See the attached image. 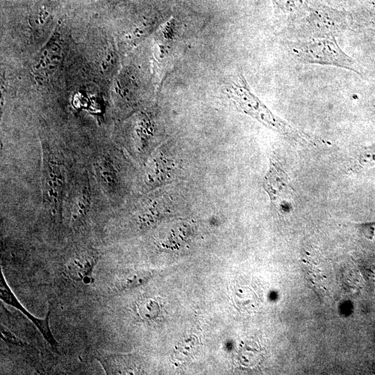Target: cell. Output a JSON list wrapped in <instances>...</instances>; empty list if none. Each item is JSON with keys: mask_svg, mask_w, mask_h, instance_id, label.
Listing matches in <instances>:
<instances>
[{"mask_svg": "<svg viewBox=\"0 0 375 375\" xmlns=\"http://www.w3.org/2000/svg\"><path fill=\"white\" fill-rule=\"evenodd\" d=\"M292 56L306 64L332 66L362 76V66L345 53L335 37H322L289 42Z\"/></svg>", "mask_w": 375, "mask_h": 375, "instance_id": "1", "label": "cell"}, {"mask_svg": "<svg viewBox=\"0 0 375 375\" xmlns=\"http://www.w3.org/2000/svg\"><path fill=\"white\" fill-rule=\"evenodd\" d=\"M353 20L344 11L324 6H310L306 13L290 26L289 31L294 35V40H308L322 37H337L352 28Z\"/></svg>", "mask_w": 375, "mask_h": 375, "instance_id": "2", "label": "cell"}, {"mask_svg": "<svg viewBox=\"0 0 375 375\" xmlns=\"http://www.w3.org/2000/svg\"><path fill=\"white\" fill-rule=\"evenodd\" d=\"M225 92L228 100L241 112L280 133L288 135L297 134L290 125L274 115L253 93L242 72L238 73L227 85Z\"/></svg>", "mask_w": 375, "mask_h": 375, "instance_id": "3", "label": "cell"}, {"mask_svg": "<svg viewBox=\"0 0 375 375\" xmlns=\"http://www.w3.org/2000/svg\"><path fill=\"white\" fill-rule=\"evenodd\" d=\"M0 297L1 299L6 303L10 305L11 306L20 310L24 315H25L28 319H29L37 326L40 332L42 333L43 338L46 341L53 347L56 349L58 346L55 338L53 337L50 327H49V310L47 315L45 318H38L31 313H30L18 301L15 294L11 291L8 285L7 284L4 276L1 272L0 278Z\"/></svg>", "mask_w": 375, "mask_h": 375, "instance_id": "4", "label": "cell"}, {"mask_svg": "<svg viewBox=\"0 0 375 375\" xmlns=\"http://www.w3.org/2000/svg\"><path fill=\"white\" fill-rule=\"evenodd\" d=\"M44 169V194L49 206L59 205L63 185V173L60 164L47 156Z\"/></svg>", "mask_w": 375, "mask_h": 375, "instance_id": "5", "label": "cell"}, {"mask_svg": "<svg viewBox=\"0 0 375 375\" xmlns=\"http://www.w3.org/2000/svg\"><path fill=\"white\" fill-rule=\"evenodd\" d=\"M98 260L96 253L83 250L71 256L65 263L67 274L74 281L89 283L93 269Z\"/></svg>", "mask_w": 375, "mask_h": 375, "instance_id": "6", "label": "cell"}, {"mask_svg": "<svg viewBox=\"0 0 375 375\" xmlns=\"http://www.w3.org/2000/svg\"><path fill=\"white\" fill-rule=\"evenodd\" d=\"M175 27L174 19H169L161 26L156 38L157 47L155 56L157 70L161 78L172 56L173 38L176 34Z\"/></svg>", "mask_w": 375, "mask_h": 375, "instance_id": "7", "label": "cell"}, {"mask_svg": "<svg viewBox=\"0 0 375 375\" xmlns=\"http://www.w3.org/2000/svg\"><path fill=\"white\" fill-rule=\"evenodd\" d=\"M265 188L272 199L284 201L291 195V187L287 174L280 167L273 165L265 178Z\"/></svg>", "mask_w": 375, "mask_h": 375, "instance_id": "8", "label": "cell"}, {"mask_svg": "<svg viewBox=\"0 0 375 375\" xmlns=\"http://www.w3.org/2000/svg\"><path fill=\"white\" fill-rule=\"evenodd\" d=\"M277 17L285 19L291 26L307 11L309 5L305 0H272Z\"/></svg>", "mask_w": 375, "mask_h": 375, "instance_id": "9", "label": "cell"}, {"mask_svg": "<svg viewBox=\"0 0 375 375\" xmlns=\"http://www.w3.org/2000/svg\"><path fill=\"white\" fill-rule=\"evenodd\" d=\"M97 359L102 365L106 374H122L130 372L132 365L131 358L126 355L100 350Z\"/></svg>", "mask_w": 375, "mask_h": 375, "instance_id": "10", "label": "cell"}, {"mask_svg": "<svg viewBox=\"0 0 375 375\" xmlns=\"http://www.w3.org/2000/svg\"><path fill=\"white\" fill-rule=\"evenodd\" d=\"M97 175L103 188L107 190L112 189L116 183V174L112 162L108 156H99L95 163Z\"/></svg>", "mask_w": 375, "mask_h": 375, "instance_id": "11", "label": "cell"}, {"mask_svg": "<svg viewBox=\"0 0 375 375\" xmlns=\"http://www.w3.org/2000/svg\"><path fill=\"white\" fill-rule=\"evenodd\" d=\"M90 197L87 190L78 191L74 196L71 208V215L74 221L85 216L90 207Z\"/></svg>", "mask_w": 375, "mask_h": 375, "instance_id": "12", "label": "cell"}, {"mask_svg": "<svg viewBox=\"0 0 375 375\" xmlns=\"http://www.w3.org/2000/svg\"><path fill=\"white\" fill-rule=\"evenodd\" d=\"M149 278L147 272H137L122 276L115 283V288L119 290L133 288L142 284Z\"/></svg>", "mask_w": 375, "mask_h": 375, "instance_id": "13", "label": "cell"}, {"mask_svg": "<svg viewBox=\"0 0 375 375\" xmlns=\"http://www.w3.org/2000/svg\"><path fill=\"white\" fill-rule=\"evenodd\" d=\"M139 312L144 318H151L156 315V304L154 302L149 300L141 302L138 305Z\"/></svg>", "mask_w": 375, "mask_h": 375, "instance_id": "14", "label": "cell"}, {"mask_svg": "<svg viewBox=\"0 0 375 375\" xmlns=\"http://www.w3.org/2000/svg\"><path fill=\"white\" fill-rule=\"evenodd\" d=\"M358 228L364 237L375 241V222L360 224Z\"/></svg>", "mask_w": 375, "mask_h": 375, "instance_id": "15", "label": "cell"}, {"mask_svg": "<svg viewBox=\"0 0 375 375\" xmlns=\"http://www.w3.org/2000/svg\"><path fill=\"white\" fill-rule=\"evenodd\" d=\"M1 338L9 343L15 344H21L20 340L17 338L10 331L6 329L4 326H1Z\"/></svg>", "mask_w": 375, "mask_h": 375, "instance_id": "16", "label": "cell"}, {"mask_svg": "<svg viewBox=\"0 0 375 375\" xmlns=\"http://www.w3.org/2000/svg\"><path fill=\"white\" fill-rule=\"evenodd\" d=\"M364 36L368 40L375 41V28L365 30Z\"/></svg>", "mask_w": 375, "mask_h": 375, "instance_id": "17", "label": "cell"}, {"mask_svg": "<svg viewBox=\"0 0 375 375\" xmlns=\"http://www.w3.org/2000/svg\"><path fill=\"white\" fill-rule=\"evenodd\" d=\"M117 1H124V0H117Z\"/></svg>", "mask_w": 375, "mask_h": 375, "instance_id": "18", "label": "cell"}]
</instances>
